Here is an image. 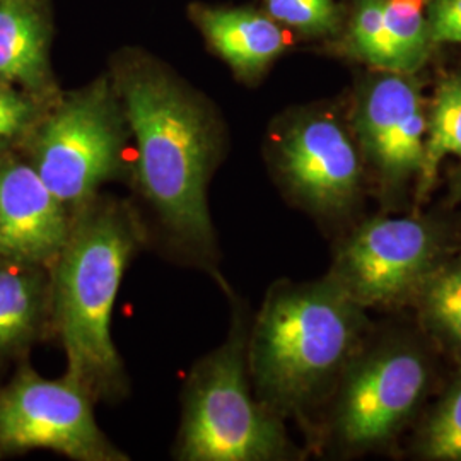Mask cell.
Here are the masks:
<instances>
[{"mask_svg": "<svg viewBox=\"0 0 461 461\" xmlns=\"http://www.w3.org/2000/svg\"><path fill=\"white\" fill-rule=\"evenodd\" d=\"M361 329V306L331 277L274 285L248 333L258 400L279 417L310 409L346 369Z\"/></svg>", "mask_w": 461, "mask_h": 461, "instance_id": "cell-3", "label": "cell"}, {"mask_svg": "<svg viewBox=\"0 0 461 461\" xmlns=\"http://www.w3.org/2000/svg\"><path fill=\"white\" fill-rule=\"evenodd\" d=\"M51 320V272L0 257V357L16 354Z\"/></svg>", "mask_w": 461, "mask_h": 461, "instance_id": "cell-12", "label": "cell"}, {"mask_svg": "<svg viewBox=\"0 0 461 461\" xmlns=\"http://www.w3.org/2000/svg\"><path fill=\"white\" fill-rule=\"evenodd\" d=\"M424 453L432 460L461 461V376L429 420Z\"/></svg>", "mask_w": 461, "mask_h": 461, "instance_id": "cell-18", "label": "cell"}, {"mask_svg": "<svg viewBox=\"0 0 461 461\" xmlns=\"http://www.w3.org/2000/svg\"><path fill=\"white\" fill-rule=\"evenodd\" d=\"M72 226L33 166L0 156V257L51 268Z\"/></svg>", "mask_w": 461, "mask_h": 461, "instance_id": "cell-10", "label": "cell"}, {"mask_svg": "<svg viewBox=\"0 0 461 461\" xmlns=\"http://www.w3.org/2000/svg\"><path fill=\"white\" fill-rule=\"evenodd\" d=\"M426 386L428 367L417 352H379L347 376L337 409V432L348 446L384 443L413 412Z\"/></svg>", "mask_w": 461, "mask_h": 461, "instance_id": "cell-8", "label": "cell"}, {"mask_svg": "<svg viewBox=\"0 0 461 461\" xmlns=\"http://www.w3.org/2000/svg\"><path fill=\"white\" fill-rule=\"evenodd\" d=\"M95 403L67 376L19 369L0 390V455L50 449L74 461L131 460L99 428Z\"/></svg>", "mask_w": 461, "mask_h": 461, "instance_id": "cell-6", "label": "cell"}, {"mask_svg": "<svg viewBox=\"0 0 461 461\" xmlns=\"http://www.w3.org/2000/svg\"><path fill=\"white\" fill-rule=\"evenodd\" d=\"M276 165L289 195L316 214H337L357 195V150L330 116L296 122L280 137Z\"/></svg>", "mask_w": 461, "mask_h": 461, "instance_id": "cell-9", "label": "cell"}, {"mask_svg": "<svg viewBox=\"0 0 461 461\" xmlns=\"http://www.w3.org/2000/svg\"><path fill=\"white\" fill-rule=\"evenodd\" d=\"M198 23L215 51L245 77L262 72L287 43L272 19L248 9H202Z\"/></svg>", "mask_w": 461, "mask_h": 461, "instance_id": "cell-13", "label": "cell"}, {"mask_svg": "<svg viewBox=\"0 0 461 461\" xmlns=\"http://www.w3.org/2000/svg\"><path fill=\"white\" fill-rule=\"evenodd\" d=\"M424 310L430 325L461 350V260L429 276Z\"/></svg>", "mask_w": 461, "mask_h": 461, "instance_id": "cell-17", "label": "cell"}, {"mask_svg": "<svg viewBox=\"0 0 461 461\" xmlns=\"http://www.w3.org/2000/svg\"><path fill=\"white\" fill-rule=\"evenodd\" d=\"M429 26L422 0H386L383 67L396 74H411L428 57Z\"/></svg>", "mask_w": 461, "mask_h": 461, "instance_id": "cell-15", "label": "cell"}, {"mask_svg": "<svg viewBox=\"0 0 461 461\" xmlns=\"http://www.w3.org/2000/svg\"><path fill=\"white\" fill-rule=\"evenodd\" d=\"M247 344L238 308L228 339L200 357L183 383L175 460L270 461L291 453L279 415L251 392Z\"/></svg>", "mask_w": 461, "mask_h": 461, "instance_id": "cell-4", "label": "cell"}, {"mask_svg": "<svg viewBox=\"0 0 461 461\" xmlns=\"http://www.w3.org/2000/svg\"><path fill=\"white\" fill-rule=\"evenodd\" d=\"M455 197L461 200V178L456 182V185H455Z\"/></svg>", "mask_w": 461, "mask_h": 461, "instance_id": "cell-23", "label": "cell"}, {"mask_svg": "<svg viewBox=\"0 0 461 461\" xmlns=\"http://www.w3.org/2000/svg\"><path fill=\"white\" fill-rule=\"evenodd\" d=\"M36 104L0 83V148L19 139L36 120Z\"/></svg>", "mask_w": 461, "mask_h": 461, "instance_id": "cell-21", "label": "cell"}, {"mask_svg": "<svg viewBox=\"0 0 461 461\" xmlns=\"http://www.w3.org/2000/svg\"><path fill=\"white\" fill-rule=\"evenodd\" d=\"M274 19L304 33H329L337 24L331 0H265Z\"/></svg>", "mask_w": 461, "mask_h": 461, "instance_id": "cell-19", "label": "cell"}, {"mask_svg": "<svg viewBox=\"0 0 461 461\" xmlns=\"http://www.w3.org/2000/svg\"><path fill=\"white\" fill-rule=\"evenodd\" d=\"M461 158V79L451 77L439 86L432 115L429 122V133L424 148V159L419 171L417 198L426 197L438 178L439 165L446 156Z\"/></svg>", "mask_w": 461, "mask_h": 461, "instance_id": "cell-16", "label": "cell"}, {"mask_svg": "<svg viewBox=\"0 0 461 461\" xmlns=\"http://www.w3.org/2000/svg\"><path fill=\"white\" fill-rule=\"evenodd\" d=\"M127 132L118 93L103 77L62 99L40 123L30 165L74 217L101 195L103 185L131 178Z\"/></svg>", "mask_w": 461, "mask_h": 461, "instance_id": "cell-5", "label": "cell"}, {"mask_svg": "<svg viewBox=\"0 0 461 461\" xmlns=\"http://www.w3.org/2000/svg\"><path fill=\"white\" fill-rule=\"evenodd\" d=\"M428 26L432 41L461 43V0H436Z\"/></svg>", "mask_w": 461, "mask_h": 461, "instance_id": "cell-22", "label": "cell"}, {"mask_svg": "<svg viewBox=\"0 0 461 461\" xmlns=\"http://www.w3.org/2000/svg\"><path fill=\"white\" fill-rule=\"evenodd\" d=\"M148 240L133 203L101 194L72 217L66 247L50 268L51 321L66 352L64 376L95 402H120L131 390L112 318L125 270Z\"/></svg>", "mask_w": 461, "mask_h": 461, "instance_id": "cell-2", "label": "cell"}, {"mask_svg": "<svg viewBox=\"0 0 461 461\" xmlns=\"http://www.w3.org/2000/svg\"><path fill=\"white\" fill-rule=\"evenodd\" d=\"M135 140L131 182L166 249L182 262L217 272L219 248L209 185L221 144L212 113L183 84L156 67L129 66L115 84Z\"/></svg>", "mask_w": 461, "mask_h": 461, "instance_id": "cell-1", "label": "cell"}, {"mask_svg": "<svg viewBox=\"0 0 461 461\" xmlns=\"http://www.w3.org/2000/svg\"><path fill=\"white\" fill-rule=\"evenodd\" d=\"M357 129L371 159L390 182L419 175L428 122L411 81L386 76L373 84L361 103Z\"/></svg>", "mask_w": 461, "mask_h": 461, "instance_id": "cell-11", "label": "cell"}, {"mask_svg": "<svg viewBox=\"0 0 461 461\" xmlns=\"http://www.w3.org/2000/svg\"><path fill=\"white\" fill-rule=\"evenodd\" d=\"M438 240L412 217H381L354 232L337 255L331 279L359 306L392 303L429 279Z\"/></svg>", "mask_w": 461, "mask_h": 461, "instance_id": "cell-7", "label": "cell"}, {"mask_svg": "<svg viewBox=\"0 0 461 461\" xmlns=\"http://www.w3.org/2000/svg\"><path fill=\"white\" fill-rule=\"evenodd\" d=\"M0 83L33 93L51 87L47 24L36 0H0Z\"/></svg>", "mask_w": 461, "mask_h": 461, "instance_id": "cell-14", "label": "cell"}, {"mask_svg": "<svg viewBox=\"0 0 461 461\" xmlns=\"http://www.w3.org/2000/svg\"><path fill=\"white\" fill-rule=\"evenodd\" d=\"M386 0H361L352 24L354 49L373 66L383 67Z\"/></svg>", "mask_w": 461, "mask_h": 461, "instance_id": "cell-20", "label": "cell"}]
</instances>
